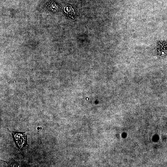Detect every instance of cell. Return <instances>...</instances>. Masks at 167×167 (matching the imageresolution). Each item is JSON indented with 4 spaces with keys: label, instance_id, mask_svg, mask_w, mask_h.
<instances>
[{
    "label": "cell",
    "instance_id": "6da1fadb",
    "mask_svg": "<svg viewBox=\"0 0 167 167\" xmlns=\"http://www.w3.org/2000/svg\"><path fill=\"white\" fill-rule=\"evenodd\" d=\"M27 132L28 131L25 132H11L15 145L19 149L23 148L27 144Z\"/></svg>",
    "mask_w": 167,
    "mask_h": 167
},
{
    "label": "cell",
    "instance_id": "7a4b0ae2",
    "mask_svg": "<svg viewBox=\"0 0 167 167\" xmlns=\"http://www.w3.org/2000/svg\"><path fill=\"white\" fill-rule=\"evenodd\" d=\"M157 49L159 54L163 56L167 55V43L165 41L158 42Z\"/></svg>",
    "mask_w": 167,
    "mask_h": 167
},
{
    "label": "cell",
    "instance_id": "3957f363",
    "mask_svg": "<svg viewBox=\"0 0 167 167\" xmlns=\"http://www.w3.org/2000/svg\"><path fill=\"white\" fill-rule=\"evenodd\" d=\"M10 167H20L21 165L19 161H17L13 159H11L8 162H6Z\"/></svg>",
    "mask_w": 167,
    "mask_h": 167
}]
</instances>
